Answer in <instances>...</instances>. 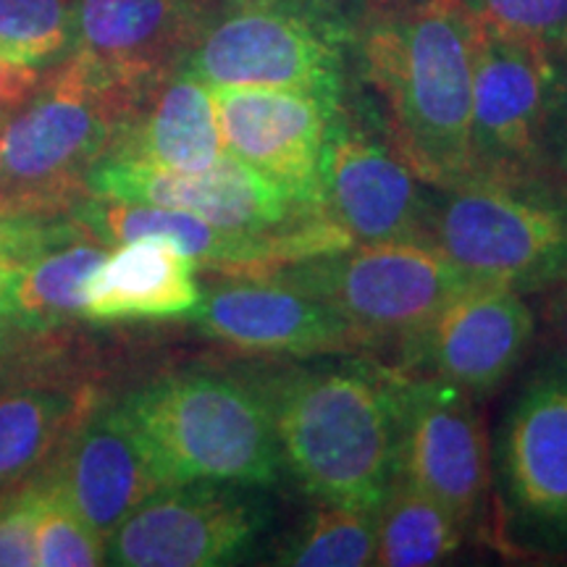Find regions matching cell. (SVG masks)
<instances>
[{
    "label": "cell",
    "instance_id": "cell-1",
    "mask_svg": "<svg viewBox=\"0 0 567 567\" xmlns=\"http://www.w3.org/2000/svg\"><path fill=\"white\" fill-rule=\"evenodd\" d=\"M354 48L389 145L417 179L442 193L471 184L473 21L460 0L365 13Z\"/></svg>",
    "mask_w": 567,
    "mask_h": 567
},
{
    "label": "cell",
    "instance_id": "cell-2",
    "mask_svg": "<svg viewBox=\"0 0 567 567\" xmlns=\"http://www.w3.org/2000/svg\"><path fill=\"white\" fill-rule=\"evenodd\" d=\"M400 375L365 363L308 365L268 375L284 471L318 505L375 513L400 465Z\"/></svg>",
    "mask_w": 567,
    "mask_h": 567
},
{
    "label": "cell",
    "instance_id": "cell-3",
    "mask_svg": "<svg viewBox=\"0 0 567 567\" xmlns=\"http://www.w3.org/2000/svg\"><path fill=\"white\" fill-rule=\"evenodd\" d=\"M151 95L69 53L13 111L0 158V210L66 216Z\"/></svg>",
    "mask_w": 567,
    "mask_h": 567
},
{
    "label": "cell",
    "instance_id": "cell-4",
    "mask_svg": "<svg viewBox=\"0 0 567 567\" xmlns=\"http://www.w3.org/2000/svg\"><path fill=\"white\" fill-rule=\"evenodd\" d=\"M122 405L151 444L168 486L221 481L274 486L284 473L264 389L226 373L161 375Z\"/></svg>",
    "mask_w": 567,
    "mask_h": 567
},
{
    "label": "cell",
    "instance_id": "cell-5",
    "mask_svg": "<svg viewBox=\"0 0 567 567\" xmlns=\"http://www.w3.org/2000/svg\"><path fill=\"white\" fill-rule=\"evenodd\" d=\"M352 42L339 0H210L182 69L208 87L305 90L342 103Z\"/></svg>",
    "mask_w": 567,
    "mask_h": 567
},
{
    "label": "cell",
    "instance_id": "cell-6",
    "mask_svg": "<svg viewBox=\"0 0 567 567\" xmlns=\"http://www.w3.org/2000/svg\"><path fill=\"white\" fill-rule=\"evenodd\" d=\"M431 243L478 281L515 292L567 284V195L536 182H471L434 203Z\"/></svg>",
    "mask_w": 567,
    "mask_h": 567
},
{
    "label": "cell",
    "instance_id": "cell-7",
    "mask_svg": "<svg viewBox=\"0 0 567 567\" xmlns=\"http://www.w3.org/2000/svg\"><path fill=\"white\" fill-rule=\"evenodd\" d=\"M337 310L368 347H408L473 279L434 243H371L276 268Z\"/></svg>",
    "mask_w": 567,
    "mask_h": 567
},
{
    "label": "cell",
    "instance_id": "cell-8",
    "mask_svg": "<svg viewBox=\"0 0 567 567\" xmlns=\"http://www.w3.org/2000/svg\"><path fill=\"white\" fill-rule=\"evenodd\" d=\"M499 536L523 555H567V358L523 381L494 446Z\"/></svg>",
    "mask_w": 567,
    "mask_h": 567
},
{
    "label": "cell",
    "instance_id": "cell-9",
    "mask_svg": "<svg viewBox=\"0 0 567 567\" xmlns=\"http://www.w3.org/2000/svg\"><path fill=\"white\" fill-rule=\"evenodd\" d=\"M557 82V55L473 24V182L544 179L555 153Z\"/></svg>",
    "mask_w": 567,
    "mask_h": 567
},
{
    "label": "cell",
    "instance_id": "cell-10",
    "mask_svg": "<svg viewBox=\"0 0 567 567\" xmlns=\"http://www.w3.org/2000/svg\"><path fill=\"white\" fill-rule=\"evenodd\" d=\"M252 486L187 481L161 488L111 530L105 563L122 567H210L234 563L271 523Z\"/></svg>",
    "mask_w": 567,
    "mask_h": 567
},
{
    "label": "cell",
    "instance_id": "cell-11",
    "mask_svg": "<svg viewBox=\"0 0 567 567\" xmlns=\"http://www.w3.org/2000/svg\"><path fill=\"white\" fill-rule=\"evenodd\" d=\"M90 195L189 210L234 231L284 234L323 218L318 205L226 151L203 172H172L142 161L105 158L92 168Z\"/></svg>",
    "mask_w": 567,
    "mask_h": 567
},
{
    "label": "cell",
    "instance_id": "cell-12",
    "mask_svg": "<svg viewBox=\"0 0 567 567\" xmlns=\"http://www.w3.org/2000/svg\"><path fill=\"white\" fill-rule=\"evenodd\" d=\"M400 402V465L396 476L410 481L467 528L484 509L492 484V457L476 396L450 381L396 379Z\"/></svg>",
    "mask_w": 567,
    "mask_h": 567
},
{
    "label": "cell",
    "instance_id": "cell-13",
    "mask_svg": "<svg viewBox=\"0 0 567 567\" xmlns=\"http://www.w3.org/2000/svg\"><path fill=\"white\" fill-rule=\"evenodd\" d=\"M323 210L352 245L431 243L434 203L384 140L339 111L323 161Z\"/></svg>",
    "mask_w": 567,
    "mask_h": 567
},
{
    "label": "cell",
    "instance_id": "cell-14",
    "mask_svg": "<svg viewBox=\"0 0 567 567\" xmlns=\"http://www.w3.org/2000/svg\"><path fill=\"white\" fill-rule=\"evenodd\" d=\"M210 92L226 151L323 208L326 147L342 103L284 87H210Z\"/></svg>",
    "mask_w": 567,
    "mask_h": 567
},
{
    "label": "cell",
    "instance_id": "cell-15",
    "mask_svg": "<svg viewBox=\"0 0 567 567\" xmlns=\"http://www.w3.org/2000/svg\"><path fill=\"white\" fill-rule=\"evenodd\" d=\"M203 334L245 352L326 354L368 350L331 305L276 274H226L187 316Z\"/></svg>",
    "mask_w": 567,
    "mask_h": 567
},
{
    "label": "cell",
    "instance_id": "cell-16",
    "mask_svg": "<svg viewBox=\"0 0 567 567\" xmlns=\"http://www.w3.org/2000/svg\"><path fill=\"white\" fill-rule=\"evenodd\" d=\"M210 0H71V51L153 95L187 61Z\"/></svg>",
    "mask_w": 567,
    "mask_h": 567
},
{
    "label": "cell",
    "instance_id": "cell-17",
    "mask_svg": "<svg viewBox=\"0 0 567 567\" xmlns=\"http://www.w3.org/2000/svg\"><path fill=\"white\" fill-rule=\"evenodd\" d=\"M534 313L520 292L476 281L460 292L405 350L431 375L471 396H486L526 358L534 339Z\"/></svg>",
    "mask_w": 567,
    "mask_h": 567
},
{
    "label": "cell",
    "instance_id": "cell-18",
    "mask_svg": "<svg viewBox=\"0 0 567 567\" xmlns=\"http://www.w3.org/2000/svg\"><path fill=\"white\" fill-rule=\"evenodd\" d=\"M48 473L103 538L168 486L151 444L122 402L97 400Z\"/></svg>",
    "mask_w": 567,
    "mask_h": 567
},
{
    "label": "cell",
    "instance_id": "cell-19",
    "mask_svg": "<svg viewBox=\"0 0 567 567\" xmlns=\"http://www.w3.org/2000/svg\"><path fill=\"white\" fill-rule=\"evenodd\" d=\"M95 405L87 381L13 371L0 384V499L42 476Z\"/></svg>",
    "mask_w": 567,
    "mask_h": 567
},
{
    "label": "cell",
    "instance_id": "cell-20",
    "mask_svg": "<svg viewBox=\"0 0 567 567\" xmlns=\"http://www.w3.org/2000/svg\"><path fill=\"white\" fill-rule=\"evenodd\" d=\"M197 266L163 239H132L105 255L84 289L90 323H137L187 318L200 302Z\"/></svg>",
    "mask_w": 567,
    "mask_h": 567
},
{
    "label": "cell",
    "instance_id": "cell-21",
    "mask_svg": "<svg viewBox=\"0 0 567 567\" xmlns=\"http://www.w3.org/2000/svg\"><path fill=\"white\" fill-rule=\"evenodd\" d=\"M226 153L213 92L189 71H174L126 126L109 158L172 172H203Z\"/></svg>",
    "mask_w": 567,
    "mask_h": 567
},
{
    "label": "cell",
    "instance_id": "cell-22",
    "mask_svg": "<svg viewBox=\"0 0 567 567\" xmlns=\"http://www.w3.org/2000/svg\"><path fill=\"white\" fill-rule=\"evenodd\" d=\"M465 526L442 502L396 476L375 509V555L379 567H429L455 555Z\"/></svg>",
    "mask_w": 567,
    "mask_h": 567
},
{
    "label": "cell",
    "instance_id": "cell-23",
    "mask_svg": "<svg viewBox=\"0 0 567 567\" xmlns=\"http://www.w3.org/2000/svg\"><path fill=\"white\" fill-rule=\"evenodd\" d=\"M105 255L103 243L82 237L27 264L13 295L19 334H42L82 318L84 289Z\"/></svg>",
    "mask_w": 567,
    "mask_h": 567
},
{
    "label": "cell",
    "instance_id": "cell-24",
    "mask_svg": "<svg viewBox=\"0 0 567 567\" xmlns=\"http://www.w3.org/2000/svg\"><path fill=\"white\" fill-rule=\"evenodd\" d=\"M375 513L321 505L281 549L276 565L289 567H363L373 565Z\"/></svg>",
    "mask_w": 567,
    "mask_h": 567
},
{
    "label": "cell",
    "instance_id": "cell-25",
    "mask_svg": "<svg viewBox=\"0 0 567 567\" xmlns=\"http://www.w3.org/2000/svg\"><path fill=\"white\" fill-rule=\"evenodd\" d=\"M71 51V0H0V63L48 74Z\"/></svg>",
    "mask_w": 567,
    "mask_h": 567
},
{
    "label": "cell",
    "instance_id": "cell-26",
    "mask_svg": "<svg viewBox=\"0 0 567 567\" xmlns=\"http://www.w3.org/2000/svg\"><path fill=\"white\" fill-rule=\"evenodd\" d=\"M34 559H38L40 567L105 565V538L76 513L48 471L40 476Z\"/></svg>",
    "mask_w": 567,
    "mask_h": 567
},
{
    "label": "cell",
    "instance_id": "cell-27",
    "mask_svg": "<svg viewBox=\"0 0 567 567\" xmlns=\"http://www.w3.org/2000/svg\"><path fill=\"white\" fill-rule=\"evenodd\" d=\"M473 24L530 42L551 55L567 51V0H460Z\"/></svg>",
    "mask_w": 567,
    "mask_h": 567
},
{
    "label": "cell",
    "instance_id": "cell-28",
    "mask_svg": "<svg viewBox=\"0 0 567 567\" xmlns=\"http://www.w3.org/2000/svg\"><path fill=\"white\" fill-rule=\"evenodd\" d=\"M87 237L66 216H38V213H3L0 210V258L27 266L55 247Z\"/></svg>",
    "mask_w": 567,
    "mask_h": 567
},
{
    "label": "cell",
    "instance_id": "cell-29",
    "mask_svg": "<svg viewBox=\"0 0 567 567\" xmlns=\"http://www.w3.org/2000/svg\"><path fill=\"white\" fill-rule=\"evenodd\" d=\"M40 513V476L0 499V567H32Z\"/></svg>",
    "mask_w": 567,
    "mask_h": 567
},
{
    "label": "cell",
    "instance_id": "cell-30",
    "mask_svg": "<svg viewBox=\"0 0 567 567\" xmlns=\"http://www.w3.org/2000/svg\"><path fill=\"white\" fill-rule=\"evenodd\" d=\"M24 266L17 260L0 258V329L17 331V308H13V295L21 279Z\"/></svg>",
    "mask_w": 567,
    "mask_h": 567
},
{
    "label": "cell",
    "instance_id": "cell-31",
    "mask_svg": "<svg viewBox=\"0 0 567 567\" xmlns=\"http://www.w3.org/2000/svg\"><path fill=\"white\" fill-rule=\"evenodd\" d=\"M559 82H557V116H555V151L559 158H567V51L557 59Z\"/></svg>",
    "mask_w": 567,
    "mask_h": 567
},
{
    "label": "cell",
    "instance_id": "cell-32",
    "mask_svg": "<svg viewBox=\"0 0 567 567\" xmlns=\"http://www.w3.org/2000/svg\"><path fill=\"white\" fill-rule=\"evenodd\" d=\"M13 334H17L13 329H0V384H3V381L9 379L13 371H17V368H11V365H13V360H17L21 342L19 339H13Z\"/></svg>",
    "mask_w": 567,
    "mask_h": 567
},
{
    "label": "cell",
    "instance_id": "cell-33",
    "mask_svg": "<svg viewBox=\"0 0 567 567\" xmlns=\"http://www.w3.org/2000/svg\"><path fill=\"white\" fill-rule=\"evenodd\" d=\"M555 329H557L559 347H563V352H559V354H565V358H567V284H563V295H559V300H557Z\"/></svg>",
    "mask_w": 567,
    "mask_h": 567
},
{
    "label": "cell",
    "instance_id": "cell-34",
    "mask_svg": "<svg viewBox=\"0 0 567 567\" xmlns=\"http://www.w3.org/2000/svg\"><path fill=\"white\" fill-rule=\"evenodd\" d=\"M425 3V0H363L365 13H381V11H396V9H410V6Z\"/></svg>",
    "mask_w": 567,
    "mask_h": 567
},
{
    "label": "cell",
    "instance_id": "cell-35",
    "mask_svg": "<svg viewBox=\"0 0 567 567\" xmlns=\"http://www.w3.org/2000/svg\"><path fill=\"white\" fill-rule=\"evenodd\" d=\"M11 116H13V111L0 109V158H3V137H6V126H9Z\"/></svg>",
    "mask_w": 567,
    "mask_h": 567
},
{
    "label": "cell",
    "instance_id": "cell-36",
    "mask_svg": "<svg viewBox=\"0 0 567 567\" xmlns=\"http://www.w3.org/2000/svg\"><path fill=\"white\" fill-rule=\"evenodd\" d=\"M563 163H565V168H567V158H565V161H563Z\"/></svg>",
    "mask_w": 567,
    "mask_h": 567
}]
</instances>
